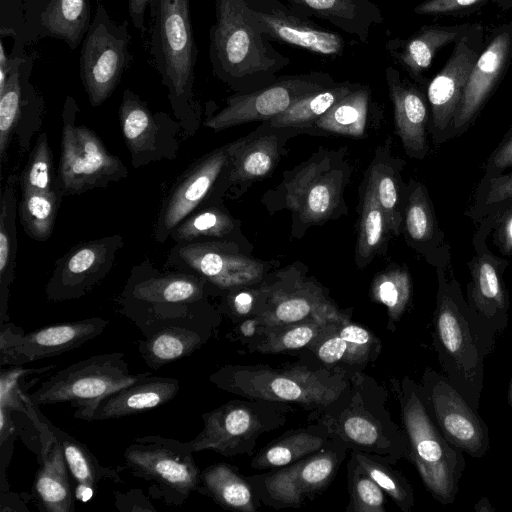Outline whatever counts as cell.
<instances>
[{"label":"cell","instance_id":"1","mask_svg":"<svg viewBox=\"0 0 512 512\" xmlns=\"http://www.w3.org/2000/svg\"><path fill=\"white\" fill-rule=\"evenodd\" d=\"M498 333L441 279L433 316V346L445 376L475 410L480 407L484 360Z\"/></svg>","mask_w":512,"mask_h":512},{"label":"cell","instance_id":"2","mask_svg":"<svg viewBox=\"0 0 512 512\" xmlns=\"http://www.w3.org/2000/svg\"><path fill=\"white\" fill-rule=\"evenodd\" d=\"M214 3L216 20L209 31L214 76L235 93H248L272 83L290 59L249 23L244 0Z\"/></svg>","mask_w":512,"mask_h":512},{"label":"cell","instance_id":"3","mask_svg":"<svg viewBox=\"0 0 512 512\" xmlns=\"http://www.w3.org/2000/svg\"><path fill=\"white\" fill-rule=\"evenodd\" d=\"M149 51L152 65L168 91V100L183 133L200 125L201 107L194 94L198 55L189 0H153Z\"/></svg>","mask_w":512,"mask_h":512},{"label":"cell","instance_id":"4","mask_svg":"<svg viewBox=\"0 0 512 512\" xmlns=\"http://www.w3.org/2000/svg\"><path fill=\"white\" fill-rule=\"evenodd\" d=\"M351 385L331 407L314 412L312 419L324 425L348 449L378 456L393 464L408 458L407 436L385 408L387 393L371 378L356 373Z\"/></svg>","mask_w":512,"mask_h":512},{"label":"cell","instance_id":"5","mask_svg":"<svg viewBox=\"0 0 512 512\" xmlns=\"http://www.w3.org/2000/svg\"><path fill=\"white\" fill-rule=\"evenodd\" d=\"M210 381L245 399L292 403L314 412L333 406L351 385L344 371L301 365H225L210 376Z\"/></svg>","mask_w":512,"mask_h":512},{"label":"cell","instance_id":"6","mask_svg":"<svg viewBox=\"0 0 512 512\" xmlns=\"http://www.w3.org/2000/svg\"><path fill=\"white\" fill-rule=\"evenodd\" d=\"M397 394L409 443L407 459L433 498L443 505L453 504L466 466L463 452L446 440L429 415L418 383L404 377Z\"/></svg>","mask_w":512,"mask_h":512},{"label":"cell","instance_id":"7","mask_svg":"<svg viewBox=\"0 0 512 512\" xmlns=\"http://www.w3.org/2000/svg\"><path fill=\"white\" fill-rule=\"evenodd\" d=\"M208 282L185 272L162 273L149 261L132 268L119 297L122 313L142 327L155 321L193 319Z\"/></svg>","mask_w":512,"mask_h":512},{"label":"cell","instance_id":"8","mask_svg":"<svg viewBox=\"0 0 512 512\" xmlns=\"http://www.w3.org/2000/svg\"><path fill=\"white\" fill-rule=\"evenodd\" d=\"M79 107L67 96L63 113L61 152L54 188L62 195H80L105 188L128 176L122 160L111 154L98 135L84 125H76Z\"/></svg>","mask_w":512,"mask_h":512},{"label":"cell","instance_id":"9","mask_svg":"<svg viewBox=\"0 0 512 512\" xmlns=\"http://www.w3.org/2000/svg\"><path fill=\"white\" fill-rule=\"evenodd\" d=\"M150 375L151 372L131 373L121 352L103 353L57 371L28 396L38 407L70 402L79 408Z\"/></svg>","mask_w":512,"mask_h":512},{"label":"cell","instance_id":"10","mask_svg":"<svg viewBox=\"0 0 512 512\" xmlns=\"http://www.w3.org/2000/svg\"><path fill=\"white\" fill-rule=\"evenodd\" d=\"M131 39L128 21H115L98 2L79 61L80 78L93 107L105 102L120 83L132 60Z\"/></svg>","mask_w":512,"mask_h":512},{"label":"cell","instance_id":"11","mask_svg":"<svg viewBox=\"0 0 512 512\" xmlns=\"http://www.w3.org/2000/svg\"><path fill=\"white\" fill-rule=\"evenodd\" d=\"M189 442L150 435L137 437L124 460L131 473L152 482L169 505H181L200 486L201 472Z\"/></svg>","mask_w":512,"mask_h":512},{"label":"cell","instance_id":"12","mask_svg":"<svg viewBox=\"0 0 512 512\" xmlns=\"http://www.w3.org/2000/svg\"><path fill=\"white\" fill-rule=\"evenodd\" d=\"M273 402L232 400L204 413L202 431L189 444L193 452L212 450L223 456L251 454L260 434L285 422Z\"/></svg>","mask_w":512,"mask_h":512},{"label":"cell","instance_id":"13","mask_svg":"<svg viewBox=\"0 0 512 512\" xmlns=\"http://www.w3.org/2000/svg\"><path fill=\"white\" fill-rule=\"evenodd\" d=\"M230 143L202 156L173 183L162 201L153 236L163 244L176 226L199 208L210 205L228 187Z\"/></svg>","mask_w":512,"mask_h":512},{"label":"cell","instance_id":"14","mask_svg":"<svg viewBox=\"0 0 512 512\" xmlns=\"http://www.w3.org/2000/svg\"><path fill=\"white\" fill-rule=\"evenodd\" d=\"M335 82L329 73L323 71L278 76L263 88L229 96L225 106L207 117L203 125L218 132L252 121L265 122L283 113L298 100Z\"/></svg>","mask_w":512,"mask_h":512},{"label":"cell","instance_id":"15","mask_svg":"<svg viewBox=\"0 0 512 512\" xmlns=\"http://www.w3.org/2000/svg\"><path fill=\"white\" fill-rule=\"evenodd\" d=\"M420 385L426 409L446 440L475 458L490 447L489 428L450 380L426 367Z\"/></svg>","mask_w":512,"mask_h":512},{"label":"cell","instance_id":"16","mask_svg":"<svg viewBox=\"0 0 512 512\" xmlns=\"http://www.w3.org/2000/svg\"><path fill=\"white\" fill-rule=\"evenodd\" d=\"M249 23L269 41L287 44L327 58L344 53L345 39L281 0H244Z\"/></svg>","mask_w":512,"mask_h":512},{"label":"cell","instance_id":"17","mask_svg":"<svg viewBox=\"0 0 512 512\" xmlns=\"http://www.w3.org/2000/svg\"><path fill=\"white\" fill-rule=\"evenodd\" d=\"M165 266L228 290L256 283L263 275L262 264L240 253L231 241L175 243Z\"/></svg>","mask_w":512,"mask_h":512},{"label":"cell","instance_id":"18","mask_svg":"<svg viewBox=\"0 0 512 512\" xmlns=\"http://www.w3.org/2000/svg\"><path fill=\"white\" fill-rule=\"evenodd\" d=\"M119 121L134 168L177 157L180 123L165 112L152 111L131 89L123 92Z\"/></svg>","mask_w":512,"mask_h":512},{"label":"cell","instance_id":"19","mask_svg":"<svg viewBox=\"0 0 512 512\" xmlns=\"http://www.w3.org/2000/svg\"><path fill=\"white\" fill-rule=\"evenodd\" d=\"M123 247L121 235L78 243L55 262L45 287L48 300H74L90 293L112 270Z\"/></svg>","mask_w":512,"mask_h":512},{"label":"cell","instance_id":"20","mask_svg":"<svg viewBox=\"0 0 512 512\" xmlns=\"http://www.w3.org/2000/svg\"><path fill=\"white\" fill-rule=\"evenodd\" d=\"M485 44L484 27L471 23L454 43L452 53L443 68L429 81L426 88L434 128L444 131L452 124L472 70Z\"/></svg>","mask_w":512,"mask_h":512},{"label":"cell","instance_id":"21","mask_svg":"<svg viewBox=\"0 0 512 512\" xmlns=\"http://www.w3.org/2000/svg\"><path fill=\"white\" fill-rule=\"evenodd\" d=\"M90 0H23L22 25L14 43L26 47L45 37L75 50L91 24Z\"/></svg>","mask_w":512,"mask_h":512},{"label":"cell","instance_id":"22","mask_svg":"<svg viewBox=\"0 0 512 512\" xmlns=\"http://www.w3.org/2000/svg\"><path fill=\"white\" fill-rule=\"evenodd\" d=\"M512 63V20L495 27L467 79L461 101L452 121L455 129L463 128L475 118Z\"/></svg>","mask_w":512,"mask_h":512},{"label":"cell","instance_id":"23","mask_svg":"<svg viewBox=\"0 0 512 512\" xmlns=\"http://www.w3.org/2000/svg\"><path fill=\"white\" fill-rule=\"evenodd\" d=\"M108 321L100 317L63 322L22 336L1 335V365H21L76 349L103 333Z\"/></svg>","mask_w":512,"mask_h":512},{"label":"cell","instance_id":"24","mask_svg":"<svg viewBox=\"0 0 512 512\" xmlns=\"http://www.w3.org/2000/svg\"><path fill=\"white\" fill-rule=\"evenodd\" d=\"M342 180L327 158H317L301 166L286 183L285 205L308 225L326 221L340 206Z\"/></svg>","mask_w":512,"mask_h":512},{"label":"cell","instance_id":"25","mask_svg":"<svg viewBox=\"0 0 512 512\" xmlns=\"http://www.w3.org/2000/svg\"><path fill=\"white\" fill-rule=\"evenodd\" d=\"M255 316L263 328L304 321L340 322L346 319L327 300L322 290L309 282L267 288Z\"/></svg>","mask_w":512,"mask_h":512},{"label":"cell","instance_id":"26","mask_svg":"<svg viewBox=\"0 0 512 512\" xmlns=\"http://www.w3.org/2000/svg\"><path fill=\"white\" fill-rule=\"evenodd\" d=\"M385 81L393 106L396 133L407 154L423 157L427 151L429 117L426 88L403 77L392 66L385 69Z\"/></svg>","mask_w":512,"mask_h":512},{"label":"cell","instance_id":"27","mask_svg":"<svg viewBox=\"0 0 512 512\" xmlns=\"http://www.w3.org/2000/svg\"><path fill=\"white\" fill-rule=\"evenodd\" d=\"M179 389L180 383L176 378L150 375L92 404L76 408L74 417L86 421H101L138 414L169 402Z\"/></svg>","mask_w":512,"mask_h":512},{"label":"cell","instance_id":"28","mask_svg":"<svg viewBox=\"0 0 512 512\" xmlns=\"http://www.w3.org/2000/svg\"><path fill=\"white\" fill-rule=\"evenodd\" d=\"M470 25L471 23L423 25L408 37L389 39L385 48L389 58L404 70L408 78L427 88L430 80L425 73L431 67L437 52L455 43Z\"/></svg>","mask_w":512,"mask_h":512},{"label":"cell","instance_id":"29","mask_svg":"<svg viewBox=\"0 0 512 512\" xmlns=\"http://www.w3.org/2000/svg\"><path fill=\"white\" fill-rule=\"evenodd\" d=\"M193 320L159 321L142 326L146 339L140 341L139 351L145 363L157 370L199 349L209 338V333L190 325Z\"/></svg>","mask_w":512,"mask_h":512},{"label":"cell","instance_id":"30","mask_svg":"<svg viewBox=\"0 0 512 512\" xmlns=\"http://www.w3.org/2000/svg\"><path fill=\"white\" fill-rule=\"evenodd\" d=\"M288 6L330 24L363 43L371 28L384 21L379 6L370 0H283Z\"/></svg>","mask_w":512,"mask_h":512},{"label":"cell","instance_id":"31","mask_svg":"<svg viewBox=\"0 0 512 512\" xmlns=\"http://www.w3.org/2000/svg\"><path fill=\"white\" fill-rule=\"evenodd\" d=\"M502 269L489 253L477 256L471 268L468 288L469 306L498 334L507 327L509 298L502 279Z\"/></svg>","mask_w":512,"mask_h":512},{"label":"cell","instance_id":"32","mask_svg":"<svg viewBox=\"0 0 512 512\" xmlns=\"http://www.w3.org/2000/svg\"><path fill=\"white\" fill-rule=\"evenodd\" d=\"M34 492L47 512H73L74 492L61 444L52 436L42 448V465L34 481Z\"/></svg>","mask_w":512,"mask_h":512},{"label":"cell","instance_id":"33","mask_svg":"<svg viewBox=\"0 0 512 512\" xmlns=\"http://www.w3.org/2000/svg\"><path fill=\"white\" fill-rule=\"evenodd\" d=\"M230 154L229 186L260 180L279 161V137L275 133H255L230 143Z\"/></svg>","mask_w":512,"mask_h":512},{"label":"cell","instance_id":"34","mask_svg":"<svg viewBox=\"0 0 512 512\" xmlns=\"http://www.w3.org/2000/svg\"><path fill=\"white\" fill-rule=\"evenodd\" d=\"M332 434L320 423L309 428L290 431L263 448L251 461L255 469L284 467L323 449Z\"/></svg>","mask_w":512,"mask_h":512},{"label":"cell","instance_id":"35","mask_svg":"<svg viewBox=\"0 0 512 512\" xmlns=\"http://www.w3.org/2000/svg\"><path fill=\"white\" fill-rule=\"evenodd\" d=\"M388 148V142L385 146L378 147L367 171L366 180L383 210L391 235L397 236L400 233L405 207L401 200L398 163L390 157Z\"/></svg>","mask_w":512,"mask_h":512},{"label":"cell","instance_id":"36","mask_svg":"<svg viewBox=\"0 0 512 512\" xmlns=\"http://www.w3.org/2000/svg\"><path fill=\"white\" fill-rule=\"evenodd\" d=\"M372 89L357 83L355 88L332 106L312 127L321 131L362 137L368 124L372 105Z\"/></svg>","mask_w":512,"mask_h":512},{"label":"cell","instance_id":"37","mask_svg":"<svg viewBox=\"0 0 512 512\" xmlns=\"http://www.w3.org/2000/svg\"><path fill=\"white\" fill-rule=\"evenodd\" d=\"M198 491L227 509L242 512H254L257 509L248 480L226 463L205 468L201 472Z\"/></svg>","mask_w":512,"mask_h":512},{"label":"cell","instance_id":"38","mask_svg":"<svg viewBox=\"0 0 512 512\" xmlns=\"http://www.w3.org/2000/svg\"><path fill=\"white\" fill-rule=\"evenodd\" d=\"M19 176H8L1 193L0 209V296L2 316L5 314L9 289L14 279L17 256L16 187Z\"/></svg>","mask_w":512,"mask_h":512},{"label":"cell","instance_id":"39","mask_svg":"<svg viewBox=\"0 0 512 512\" xmlns=\"http://www.w3.org/2000/svg\"><path fill=\"white\" fill-rule=\"evenodd\" d=\"M357 83L335 82L295 102L286 111L265 121L272 128H308L352 91Z\"/></svg>","mask_w":512,"mask_h":512},{"label":"cell","instance_id":"40","mask_svg":"<svg viewBox=\"0 0 512 512\" xmlns=\"http://www.w3.org/2000/svg\"><path fill=\"white\" fill-rule=\"evenodd\" d=\"M391 235L383 210L375 193L365 181L361 196L359 231L355 249V262L365 267L380 252Z\"/></svg>","mask_w":512,"mask_h":512},{"label":"cell","instance_id":"41","mask_svg":"<svg viewBox=\"0 0 512 512\" xmlns=\"http://www.w3.org/2000/svg\"><path fill=\"white\" fill-rule=\"evenodd\" d=\"M235 220L218 205H206L180 222L170 235L175 243L194 241H230Z\"/></svg>","mask_w":512,"mask_h":512},{"label":"cell","instance_id":"42","mask_svg":"<svg viewBox=\"0 0 512 512\" xmlns=\"http://www.w3.org/2000/svg\"><path fill=\"white\" fill-rule=\"evenodd\" d=\"M43 421L62 446L67 468L74 484L83 483L95 488L103 480H109L114 483L121 482L117 471L112 468L102 467L84 443L53 426L45 418H43Z\"/></svg>","mask_w":512,"mask_h":512},{"label":"cell","instance_id":"43","mask_svg":"<svg viewBox=\"0 0 512 512\" xmlns=\"http://www.w3.org/2000/svg\"><path fill=\"white\" fill-rule=\"evenodd\" d=\"M340 322L304 321L265 327L262 328L259 335L261 339L253 350L260 353H282L310 347Z\"/></svg>","mask_w":512,"mask_h":512},{"label":"cell","instance_id":"44","mask_svg":"<svg viewBox=\"0 0 512 512\" xmlns=\"http://www.w3.org/2000/svg\"><path fill=\"white\" fill-rule=\"evenodd\" d=\"M13 66L5 87L0 91V164L7 160L12 137L17 128L22 95L23 64L28 55L25 48L13 46Z\"/></svg>","mask_w":512,"mask_h":512},{"label":"cell","instance_id":"45","mask_svg":"<svg viewBox=\"0 0 512 512\" xmlns=\"http://www.w3.org/2000/svg\"><path fill=\"white\" fill-rule=\"evenodd\" d=\"M62 198L55 188L48 192H21L18 214L30 238L45 241L51 236Z\"/></svg>","mask_w":512,"mask_h":512},{"label":"cell","instance_id":"46","mask_svg":"<svg viewBox=\"0 0 512 512\" xmlns=\"http://www.w3.org/2000/svg\"><path fill=\"white\" fill-rule=\"evenodd\" d=\"M330 444L296 462L297 483L305 497L323 489L333 478L347 446L332 435Z\"/></svg>","mask_w":512,"mask_h":512},{"label":"cell","instance_id":"47","mask_svg":"<svg viewBox=\"0 0 512 512\" xmlns=\"http://www.w3.org/2000/svg\"><path fill=\"white\" fill-rule=\"evenodd\" d=\"M340 323L309 347L316 358L326 367H333L342 362L349 366L365 365L372 360L373 352H378L375 350L376 347L348 339L338 331Z\"/></svg>","mask_w":512,"mask_h":512},{"label":"cell","instance_id":"48","mask_svg":"<svg viewBox=\"0 0 512 512\" xmlns=\"http://www.w3.org/2000/svg\"><path fill=\"white\" fill-rule=\"evenodd\" d=\"M352 456L403 512L412 509L415 503L413 488L400 472L378 456L362 451H353Z\"/></svg>","mask_w":512,"mask_h":512},{"label":"cell","instance_id":"49","mask_svg":"<svg viewBox=\"0 0 512 512\" xmlns=\"http://www.w3.org/2000/svg\"><path fill=\"white\" fill-rule=\"evenodd\" d=\"M412 284L402 268L386 269L372 282V298L387 308L390 322H397L405 313L411 299Z\"/></svg>","mask_w":512,"mask_h":512},{"label":"cell","instance_id":"50","mask_svg":"<svg viewBox=\"0 0 512 512\" xmlns=\"http://www.w3.org/2000/svg\"><path fill=\"white\" fill-rule=\"evenodd\" d=\"M36 58V52L28 54L23 64L20 113L15 131L19 146L23 151L29 148L31 138L35 132L39 131L44 110L43 98L30 82Z\"/></svg>","mask_w":512,"mask_h":512},{"label":"cell","instance_id":"51","mask_svg":"<svg viewBox=\"0 0 512 512\" xmlns=\"http://www.w3.org/2000/svg\"><path fill=\"white\" fill-rule=\"evenodd\" d=\"M52 152L48 136L39 134L27 164L19 175L21 192H48L54 189L52 177Z\"/></svg>","mask_w":512,"mask_h":512},{"label":"cell","instance_id":"52","mask_svg":"<svg viewBox=\"0 0 512 512\" xmlns=\"http://www.w3.org/2000/svg\"><path fill=\"white\" fill-rule=\"evenodd\" d=\"M350 502L353 512H384V491L352 456L349 465Z\"/></svg>","mask_w":512,"mask_h":512},{"label":"cell","instance_id":"53","mask_svg":"<svg viewBox=\"0 0 512 512\" xmlns=\"http://www.w3.org/2000/svg\"><path fill=\"white\" fill-rule=\"evenodd\" d=\"M405 228L409 237L417 243L430 240L435 221L432 207L421 184H416L405 205Z\"/></svg>","mask_w":512,"mask_h":512},{"label":"cell","instance_id":"54","mask_svg":"<svg viewBox=\"0 0 512 512\" xmlns=\"http://www.w3.org/2000/svg\"><path fill=\"white\" fill-rule=\"evenodd\" d=\"M489 5L503 9L512 8V0H424L414 12L421 16L467 17Z\"/></svg>","mask_w":512,"mask_h":512},{"label":"cell","instance_id":"55","mask_svg":"<svg viewBox=\"0 0 512 512\" xmlns=\"http://www.w3.org/2000/svg\"><path fill=\"white\" fill-rule=\"evenodd\" d=\"M36 370H28L20 367L9 370L2 369L0 377V409L7 411H21L27 414L26 405L21 398L19 389V379L27 373H33Z\"/></svg>","mask_w":512,"mask_h":512},{"label":"cell","instance_id":"56","mask_svg":"<svg viewBox=\"0 0 512 512\" xmlns=\"http://www.w3.org/2000/svg\"><path fill=\"white\" fill-rule=\"evenodd\" d=\"M265 292L266 289L261 292L240 288H236V291L231 289L227 297L228 308L237 317L255 315L264 300Z\"/></svg>","mask_w":512,"mask_h":512},{"label":"cell","instance_id":"57","mask_svg":"<svg viewBox=\"0 0 512 512\" xmlns=\"http://www.w3.org/2000/svg\"><path fill=\"white\" fill-rule=\"evenodd\" d=\"M483 204L497 205L512 199V172L497 174L488 179Z\"/></svg>","mask_w":512,"mask_h":512},{"label":"cell","instance_id":"58","mask_svg":"<svg viewBox=\"0 0 512 512\" xmlns=\"http://www.w3.org/2000/svg\"><path fill=\"white\" fill-rule=\"evenodd\" d=\"M22 1L1 0V27L0 31H9L18 34L22 25Z\"/></svg>","mask_w":512,"mask_h":512},{"label":"cell","instance_id":"59","mask_svg":"<svg viewBox=\"0 0 512 512\" xmlns=\"http://www.w3.org/2000/svg\"><path fill=\"white\" fill-rule=\"evenodd\" d=\"M488 167L494 175L500 174L502 170L512 167V134L492 154Z\"/></svg>","mask_w":512,"mask_h":512},{"label":"cell","instance_id":"60","mask_svg":"<svg viewBox=\"0 0 512 512\" xmlns=\"http://www.w3.org/2000/svg\"><path fill=\"white\" fill-rule=\"evenodd\" d=\"M153 0H128V12L133 26L141 34L147 31L145 25V13Z\"/></svg>","mask_w":512,"mask_h":512},{"label":"cell","instance_id":"61","mask_svg":"<svg viewBox=\"0 0 512 512\" xmlns=\"http://www.w3.org/2000/svg\"><path fill=\"white\" fill-rule=\"evenodd\" d=\"M500 238L506 251H512V214L505 220L501 230Z\"/></svg>","mask_w":512,"mask_h":512},{"label":"cell","instance_id":"62","mask_svg":"<svg viewBox=\"0 0 512 512\" xmlns=\"http://www.w3.org/2000/svg\"><path fill=\"white\" fill-rule=\"evenodd\" d=\"M74 487H75L74 496L79 501L87 502L88 500H90L92 498V496L94 494L95 488H93L90 485L79 483V484H74Z\"/></svg>","mask_w":512,"mask_h":512},{"label":"cell","instance_id":"63","mask_svg":"<svg viewBox=\"0 0 512 512\" xmlns=\"http://www.w3.org/2000/svg\"><path fill=\"white\" fill-rule=\"evenodd\" d=\"M474 509L476 511H484V512H489V511H494V509L492 508L489 500L486 498V497H482L477 503L476 505L474 506Z\"/></svg>","mask_w":512,"mask_h":512},{"label":"cell","instance_id":"64","mask_svg":"<svg viewBox=\"0 0 512 512\" xmlns=\"http://www.w3.org/2000/svg\"><path fill=\"white\" fill-rule=\"evenodd\" d=\"M507 402L510 407H512V378L509 383L508 392H507Z\"/></svg>","mask_w":512,"mask_h":512}]
</instances>
